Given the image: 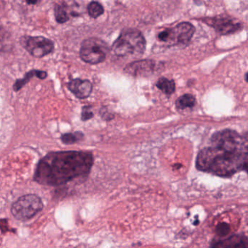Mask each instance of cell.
<instances>
[{"instance_id":"obj_14","label":"cell","mask_w":248,"mask_h":248,"mask_svg":"<svg viewBox=\"0 0 248 248\" xmlns=\"http://www.w3.org/2000/svg\"><path fill=\"white\" fill-rule=\"evenodd\" d=\"M157 87L167 95L173 94L176 90V84L174 81L166 78H160L157 81Z\"/></svg>"},{"instance_id":"obj_5","label":"cell","mask_w":248,"mask_h":248,"mask_svg":"<svg viewBox=\"0 0 248 248\" xmlns=\"http://www.w3.org/2000/svg\"><path fill=\"white\" fill-rule=\"evenodd\" d=\"M109 52L107 45L98 38H88L82 42L80 55L81 59L87 63L99 64L106 59Z\"/></svg>"},{"instance_id":"obj_8","label":"cell","mask_w":248,"mask_h":248,"mask_svg":"<svg viewBox=\"0 0 248 248\" xmlns=\"http://www.w3.org/2000/svg\"><path fill=\"white\" fill-rule=\"evenodd\" d=\"M210 248H248V237L243 234L217 237L211 242Z\"/></svg>"},{"instance_id":"obj_15","label":"cell","mask_w":248,"mask_h":248,"mask_svg":"<svg viewBox=\"0 0 248 248\" xmlns=\"http://www.w3.org/2000/svg\"><path fill=\"white\" fill-rule=\"evenodd\" d=\"M196 103L195 97L192 94H186L182 96L178 99L176 101V107L179 109L189 108H193Z\"/></svg>"},{"instance_id":"obj_1","label":"cell","mask_w":248,"mask_h":248,"mask_svg":"<svg viewBox=\"0 0 248 248\" xmlns=\"http://www.w3.org/2000/svg\"><path fill=\"white\" fill-rule=\"evenodd\" d=\"M248 140L232 130L215 133L211 144L202 149L197 158L198 170L221 177H230L247 170Z\"/></svg>"},{"instance_id":"obj_17","label":"cell","mask_w":248,"mask_h":248,"mask_svg":"<svg viewBox=\"0 0 248 248\" xmlns=\"http://www.w3.org/2000/svg\"><path fill=\"white\" fill-rule=\"evenodd\" d=\"M83 137V134L81 132H75L74 134L68 133V134H63L61 137V141L66 144H71L77 142L79 140H82Z\"/></svg>"},{"instance_id":"obj_18","label":"cell","mask_w":248,"mask_h":248,"mask_svg":"<svg viewBox=\"0 0 248 248\" xmlns=\"http://www.w3.org/2000/svg\"><path fill=\"white\" fill-rule=\"evenodd\" d=\"M215 230L218 237H227L231 232V226L227 222H221L216 226Z\"/></svg>"},{"instance_id":"obj_7","label":"cell","mask_w":248,"mask_h":248,"mask_svg":"<svg viewBox=\"0 0 248 248\" xmlns=\"http://www.w3.org/2000/svg\"><path fill=\"white\" fill-rule=\"evenodd\" d=\"M167 39L166 42L186 45L190 42L195 32V28L192 23L183 22L173 28L167 29Z\"/></svg>"},{"instance_id":"obj_12","label":"cell","mask_w":248,"mask_h":248,"mask_svg":"<svg viewBox=\"0 0 248 248\" xmlns=\"http://www.w3.org/2000/svg\"><path fill=\"white\" fill-rule=\"evenodd\" d=\"M33 76H36V77L40 78V79H45L47 76H48V74H47L45 71H29V72L26 74L25 78H23V79L21 80H17V81H16V84H14V87H13L15 91H18V90H20V89L32 78V77H33Z\"/></svg>"},{"instance_id":"obj_19","label":"cell","mask_w":248,"mask_h":248,"mask_svg":"<svg viewBox=\"0 0 248 248\" xmlns=\"http://www.w3.org/2000/svg\"><path fill=\"white\" fill-rule=\"evenodd\" d=\"M93 116V112L91 111V108L90 106H84L82 112V120L87 121L91 119Z\"/></svg>"},{"instance_id":"obj_3","label":"cell","mask_w":248,"mask_h":248,"mask_svg":"<svg viewBox=\"0 0 248 248\" xmlns=\"http://www.w3.org/2000/svg\"><path fill=\"white\" fill-rule=\"evenodd\" d=\"M146 49V40L140 31L125 29L112 45V51L119 57L141 56Z\"/></svg>"},{"instance_id":"obj_13","label":"cell","mask_w":248,"mask_h":248,"mask_svg":"<svg viewBox=\"0 0 248 248\" xmlns=\"http://www.w3.org/2000/svg\"><path fill=\"white\" fill-rule=\"evenodd\" d=\"M54 16L57 23L60 24L66 23L69 20V16L66 10V6L60 3L55 4L54 6Z\"/></svg>"},{"instance_id":"obj_11","label":"cell","mask_w":248,"mask_h":248,"mask_svg":"<svg viewBox=\"0 0 248 248\" xmlns=\"http://www.w3.org/2000/svg\"><path fill=\"white\" fill-rule=\"evenodd\" d=\"M68 90L80 99H85L91 94L93 85L88 80H82L80 78L71 80L68 84Z\"/></svg>"},{"instance_id":"obj_6","label":"cell","mask_w":248,"mask_h":248,"mask_svg":"<svg viewBox=\"0 0 248 248\" xmlns=\"http://www.w3.org/2000/svg\"><path fill=\"white\" fill-rule=\"evenodd\" d=\"M20 43L32 56L36 58H43L54 49V42L42 36H23Z\"/></svg>"},{"instance_id":"obj_20","label":"cell","mask_w":248,"mask_h":248,"mask_svg":"<svg viewBox=\"0 0 248 248\" xmlns=\"http://www.w3.org/2000/svg\"><path fill=\"white\" fill-rule=\"evenodd\" d=\"M26 1L28 4L35 5V4H38L40 0H26Z\"/></svg>"},{"instance_id":"obj_10","label":"cell","mask_w":248,"mask_h":248,"mask_svg":"<svg viewBox=\"0 0 248 248\" xmlns=\"http://www.w3.org/2000/svg\"><path fill=\"white\" fill-rule=\"evenodd\" d=\"M207 23L211 25L222 34L234 33L241 27L240 23L234 21L230 17H215L211 19V21L207 20Z\"/></svg>"},{"instance_id":"obj_2","label":"cell","mask_w":248,"mask_h":248,"mask_svg":"<svg viewBox=\"0 0 248 248\" xmlns=\"http://www.w3.org/2000/svg\"><path fill=\"white\" fill-rule=\"evenodd\" d=\"M93 164V155L85 152L50 153L38 164L35 181L41 185L58 186L86 176Z\"/></svg>"},{"instance_id":"obj_9","label":"cell","mask_w":248,"mask_h":248,"mask_svg":"<svg viewBox=\"0 0 248 248\" xmlns=\"http://www.w3.org/2000/svg\"><path fill=\"white\" fill-rule=\"evenodd\" d=\"M155 68L156 63L154 61L145 60L129 64L125 68V71L133 77H145L153 74Z\"/></svg>"},{"instance_id":"obj_4","label":"cell","mask_w":248,"mask_h":248,"mask_svg":"<svg viewBox=\"0 0 248 248\" xmlns=\"http://www.w3.org/2000/svg\"><path fill=\"white\" fill-rule=\"evenodd\" d=\"M43 208V203L39 196L33 194L23 195L11 207V214L17 220H29L33 218Z\"/></svg>"},{"instance_id":"obj_16","label":"cell","mask_w":248,"mask_h":248,"mask_svg":"<svg viewBox=\"0 0 248 248\" xmlns=\"http://www.w3.org/2000/svg\"><path fill=\"white\" fill-rule=\"evenodd\" d=\"M87 10L89 16L93 18H97V17H100L104 12L103 6L100 3L96 1H93L89 3Z\"/></svg>"}]
</instances>
